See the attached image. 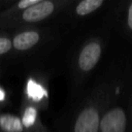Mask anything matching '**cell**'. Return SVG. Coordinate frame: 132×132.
I'll return each mask as SVG.
<instances>
[{
  "label": "cell",
  "instance_id": "1",
  "mask_svg": "<svg viewBox=\"0 0 132 132\" xmlns=\"http://www.w3.org/2000/svg\"><path fill=\"white\" fill-rule=\"evenodd\" d=\"M113 85L108 81L98 84L81 104L72 125V132H98L100 120L111 104Z\"/></svg>",
  "mask_w": 132,
  "mask_h": 132
},
{
  "label": "cell",
  "instance_id": "2",
  "mask_svg": "<svg viewBox=\"0 0 132 132\" xmlns=\"http://www.w3.org/2000/svg\"><path fill=\"white\" fill-rule=\"evenodd\" d=\"M74 2L71 0H39L36 4L26 8L16 15L0 23V29L6 28H29L39 24Z\"/></svg>",
  "mask_w": 132,
  "mask_h": 132
},
{
  "label": "cell",
  "instance_id": "3",
  "mask_svg": "<svg viewBox=\"0 0 132 132\" xmlns=\"http://www.w3.org/2000/svg\"><path fill=\"white\" fill-rule=\"evenodd\" d=\"M106 40L101 36H93L87 39L79 47L73 66V77L76 85H80L97 67Z\"/></svg>",
  "mask_w": 132,
  "mask_h": 132
},
{
  "label": "cell",
  "instance_id": "4",
  "mask_svg": "<svg viewBox=\"0 0 132 132\" xmlns=\"http://www.w3.org/2000/svg\"><path fill=\"white\" fill-rule=\"evenodd\" d=\"M46 31L36 27L23 28L11 36L12 51L15 53H26L39 45L45 38Z\"/></svg>",
  "mask_w": 132,
  "mask_h": 132
},
{
  "label": "cell",
  "instance_id": "5",
  "mask_svg": "<svg viewBox=\"0 0 132 132\" xmlns=\"http://www.w3.org/2000/svg\"><path fill=\"white\" fill-rule=\"evenodd\" d=\"M128 114L121 105H109L104 111L98 132H127Z\"/></svg>",
  "mask_w": 132,
  "mask_h": 132
},
{
  "label": "cell",
  "instance_id": "6",
  "mask_svg": "<svg viewBox=\"0 0 132 132\" xmlns=\"http://www.w3.org/2000/svg\"><path fill=\"white\" fill-rule=\"evenodd\" d=\"M19 117L25 132H48L41 121L40 109L25 99L22 101Z\"/></svg>",
  "mask_w": 132,
  "mask_h": 132
},
{
  "label": "cell",
  "instance_id": "7",
  "mask_svg": "<svg viewBox=\"0 0 132 132\" xmlns=\"http://www.w3.org/2000/svg\"><path fill=\"white\" fill-rule=\"evenodd\" d=\"M25 100L36 105L40 110L46 108L47 105V90L45 84L38 78L30 77L26 84Z\"/></svg>",
  "mask_w": 132,
  "mask_h": 132
},
{
  "label": "cell",
  "instance_id": "8",
  "mask_svg": "<svg viewBox=\"0 0 132 132\" xmlns=\"http://www.w3.org/2000/svg\"><path fill=\"white\" fill-rule=\"evenodd\" d=\"M0 132H25L19 114L0 110Z\"/></svg>",
  "mask_w": 132,
  "mask_h": 132
},
{
  "label": "cell",
  "instance_id": "9",
  "mask_svg": "<svg viewBox=\"0 0 132 132\" xmlns=\"http://www.w3.org/2000/svg\"><path fill=\"white\" fill-rule=\"evenodd\" d=\"M104 4L105 0H81L75 3L72 11L76 18H84L94 13Z\"/></svg>",
  "mask_w": 132,
  "mask_h": 132
},
{
  "label": "cell",
  "instance_id": "10",
  "mask_svg": "<svg viewBox=\"0 0 132 132\" xmlns=\"http://www.w3.org/2000/svg\"><path fill=\"white\" fill-rule=\"evenodd\" d=\"M38 1L39 0H21V1H18L15 3H13L11 6L7 7L6 9H4L3 11L0 12V23L16 15L18 13L22 12L26 8L36 4Z\"/></svg>",
  "mask_w": 132,
  "mask_h": 132
},
{
  "label": "cell",
  "instance_id": "11",
  "mask_svg": "<svg viewBox=\"0 0 132 132\" xmlns=\"http://www.w3.org/2000/svg\"><path fill=\"white\" fill-rule=\"evenodd\" d=\"M12 51V42L11 36L0 32V57H3L9 54Z\"/></svg>",
  "mask_w": 132,
  "mask_h": 132
},
{
  "label": "cell",
  "instance_id": "12",
  "mask_svg": "<svg viewBox=\"0 0 132 132\" xmlns=\"http://www.w3.org/2000/svg\"><path fill=\"white\" fill-rule=\"evenodd\" d=\"M125 29L129 35L132 36V2H130L126 9L125 15Z\"/></svg>",
  "mask_w": 132,
  "mask_h": 132
},
{
  "label": "cell",
  "instance_id": "13",
  "mask_svg": "<svg viewBox=\"0 0 132 132\" xmlns=\"http://www.w3.org/2000/svg\"><path fill=\"white\" fill-rule=\"evenodd\" d=\"M7 102V94L5 89L0 85V105H3Z\"/></svg>",
  "mask_w": 132,
  "mask_h": 132
},
{
  "label": "cell",
  "instance_id": "14",
  "mask_svg": "<svg viewBox=\"0 0 132 132\" xmlns=\"http://www.w3.org/2000/svg\"><path fill=\"white\" fill-rule=\"evenodd\" d=\"M131 124H132V108H131ZM131 132H132V130H131Z\"/></svg>",
  "mask_w": 132,
  "mask_h": 132
},
{
  "label": "cell",
  "instance_id": "15",
  "mask_svg": "<svg viewBox=\"0 0 132 132\" xmlns=\"http://www.w3.org/2000/svg\"><path fill=\"white\" fill-rule=\"evenodd\" d=\"M1 5H2V2H1V1H0V7H1Z\"/></svg>",
  "mask_w": 132,
  "mask_h": 132
}]
</instances>
